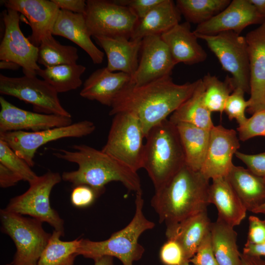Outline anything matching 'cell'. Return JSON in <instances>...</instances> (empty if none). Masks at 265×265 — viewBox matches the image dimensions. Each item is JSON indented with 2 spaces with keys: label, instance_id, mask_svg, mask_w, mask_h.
<instances>
[{
  "label": "cell",
  "instance_id": "cell-24",
  "mask_svg": "<svg viewBox=\"0 0 265 265\" xmlns=\"http://www.w3.org/2000/svg\"><path fill=\"white\" fill-rule=\"evenodd\" d=\"M208 200L217 210V219L230 226L239 225L246 216V209L226 177L212 180Z\"/></svg>",
  "mask_w": 265,
  "mask_h": 265
},
{
  "label": "cell",
  "instance_id": "cell-26",
  "mask_svg": "<svg viewBox=\"0 0 265 265\" xmlns=\"http://www.w3.org/2000/svg\"><path fill=\"white\" fill-rule=\"evenodd\" d=\"M226 178L247 211L252 212L265 203V178L234 164Z\"/></svg>",
  "mask_w": 265,
  "mask_h": 265
},
{
  "label": "cell",
  "instance_id": "cell-27",
  "mask_svg": "<svg viewBox=\"0 0 265 265\" xmlns=\"http://www.w3.org/2000/svg\"><path fill=\"white\" fill-rule=\"evenodd\" d=\"M176 125L184 151L186 164L193 170L200 171L208 148L210 130L186 123Z\"/></svg>",
  "mask_w": 265,
  "mask_h": 265
},
{
  "label": "cell",
  "instance_id": "cell-9",
  "mask_svg": "<svg viewBox=\"0 0 265 265\" xmlns=\"http://www.w3.org/2000/svg\"><path fill=\"white\" fill-rule=\"evenodd\" d=\"M195 35L205 41L222 69L231 74L235 89L250 93V65L245 37L232 31L212 35Z\"/></svg>",
  "mask_w": 265,
  "mask_h": 265
},
{
  "label": "cell",
  "instance_id": "cell-49",
  "mask_svg": "<svg viewBox=\"0 0 265 265\" xmlns=\"http://www.w3.org/2000/svg\"><path fill=\"white\" fill-rule=\"evenodd\" d=\"M265 22V0H249Z\"/></svg>",
  "mask_w": 265,
  "mask_h": 265
},
{
  "label": "cell",
  "instance_id": "cell-18",
  "mask_svg": "<svg viewBox=\"0 0 265 265\" xmlns=\"http://www.w3.org/2000/svg\"><path fill=\"white\" fill-rule=\"evenodd\" d=\"M0 132L30 130L37 132L66 126L72 117L32 112L21 109L0 97Z\"/></svg>",
  "mask_w": 265,
  "mask_h": 265
},
{
  "label": "cell",
  "instance_id": "cell-52",
  "mask_svg": "<svg viewBox=\"0 0 265 265\" xmlns=\"http://www.w3.org/2000/svg\"><path fill=\"white\" fill-rule=\"evenodd\" d=\"M252 212L254 213H261L265 215V203L254 210Z\"/></svg>",
  "mask_w": 265,
  "mask_h": 265
},
{
  "label": "cell",
  "instance_id": "cell-41",
  "mask_svg": "<svg viewBox=\"0 0 265 265\" xmlns=\"http://www.w3.org/2000/svg\"><path fill=\"white\" fill-rule=\"evenodd\" d=\"M189 262L194 265H219L214 256L210 233L205 237Z\"/></svg>",
  "mask_w": 265,
  "mask_h": 265
},
{
  "label": "cell",
  "instance_id": "cell-7",
  "mask_svg": "<svg viewBox=\"0 0 265 265\" xmlns=\"http://www.w3.org/2000/svg\"><path fill=\"white\" fill-rule=\"evenodd\" d=\"M62 180V176L58 172L49 171L38 176L29 183V187L25 192L11 199L4 209L47 222L64 235V221L51 207L50 201L53 188Z\"/></svg>",
  "mask_w": 265,
  "mask_h": 265
},
{
  "label": "cell",
  "instance_id": "cell-42",
  "mask_svg": "<svg viewBox=\"0 0 265 265\" xmlns=\"http://www.w3.org/2000/svg\"><path fill=\"white\" fill-rule=\"evenodd\" d=\"M235 156L252 172L265 179V152L257 154H247L237 151Z\"/></svg>",
  "mask_w": 265,
  "mask_h": 265
},
{
  "label": "cell",
  "instance_id": "cell-4",
  "mask_svg": "<svg viewBox=\"0 0 265 265\" xmlns=\"http://www.w3.org/2000/svg\"><path fill=\"white\" fill-rule=\"evenodd\" d=\"M145 138L142 168L157 190L186 164L185 153L176 125L169 119L152 128Z\"/></svg>",
  "mask_w": 265,
  "mask_h": 265
},
{
  "label": "cell",
  "instance_id": "cell-32",
  "mask_svg": "<svg viewBox=\"0 0 265 265\" xmlns=\"http://www.w3.org/2000/svg\"><path fill=\"white\" fill-rule=\"evenodd\" d=\"M64 235L54 230L37 265H73L78 255L80 239L63 241Z\"/></svg>",
  "mask_w": 265,
  "mask_h": 265
},
{
  "label": "cell",
  "instance_id": "cell-2",
  "mask_svg": "<svg viewBox=\"0 0 265 265\" xmlns=\"http://www.w3.org/2000/svg\"><path fill=\"white\" fill-rule=\"evenodd\" d=\"M210 186L209 180L200 171L185 164L165 185L155 190L151 206L159 222L165 223L167 239L186 219L207 210Z\"/></svg>",
  "mask_w": 265,
  "mask_h": 265
},
{
  "label": "cell",
  "instance_id": "cell-51",
  "mask_svg": "<svg viewBox=\"0 0 265 265\" xmlns=\"http://www.w3.org/2000/svg\"><path fill=\"white\" fill-rule=\"evenodd\" d=\"M94 265H114L113 257L104 256L94 260Z\"/></svg>",
  "mask_w": 265,
  "mask_h": 265
},
{
  "label": "cell",
  "instance_id": "cell-12",
  "mask_svg": "<svg viewBox=\"0 0 265 265\" xmlns=\"http://www.w3.org/2000/svg\"><path fill=\"white\" fill-rule=\"evenodd\" d=\"M96 127L89 120H83L61 127L37 132L12 131L0 132L4 141L19 157L31 167L37 150L51 141L67 137H81L93 133Z\"/></svg>",
  "mask_w": 265,
  "mask_h": 265
},
{
  "label": "cell",
  "instance_id": "cell-38",
  "mask_svg": "<svg viewBox=\"0 0 265 265\" xmlns=\"http://www.w3.org/2000/svg\"><path fill=\"white\" fill-rule=\"evenodd\" d=\"M239 140L245 141L256 136L265 137V109L255 112L237 128Z\"/></svg>",
  "mask_w": 265,
  "mask_h": 265
},
{
  "label": "cell",
  "instance_id": "cell-19",
  "mask_svg": "<svg viewBox=\"0 0 265 265\" xmlns=\"http://www.w3.org/2000/svg\"><path fill=\"white\" fill-rule=\"evenodd\" d=\"M6 8L23 14L28 20L31 34L30 42L38 47L45 38L53 35V28L60 9L51 0H6Z\"/></svg>",
  "mask_w": 265,
  "mask_h": 265
},
{
  "label": "cell",
  "instance_id": "cell-34",
  "mask_svg": "<svg viewBox=\"0 0 265 265\" xmlns=\"http://www.w3.org/2000/svg\"><path fill=\"white\" fill-rule=\"evenodd\" d=\"M38 50L37 62L45 67L76 64L79 59L76 47L61 44L53 35L43 40Z\"/></svg>",
  "mask_w": 265,
  "mask_h": 265
},
{
  "label": "cell",
  "instance_id": "cell-37",
  "mask_svg": "<svg viewBox=\"0 0 265 265\" xmlns=\"http://www.w3.org/2000/svg\"><path fill=\"white\" fill-rule=\"evenodd\" d=\"M244 93L242 89L235 88L228 98L224 109L229 119H236L238 126L243 125L247 119L245 112L249 106V102L245 100Z\"/></svg>",
  "mask_w": 265,
  "mask_h": 265
},
{
  "label": "cell",
  "instance_id": "cell-30",
  "mask_svg": "<svg viewBox=\"0 0 265 265\" xmlns=\"http://www.w3.org/2000/svg\"><path fill=\"white\" fill-rule=\"evenodd\" d=\"M234 227L217 219L210 228L211 243L219 265H241V253L237 244Z\"/></svg>",
  "mask_w": 265,
  "mask_h": 265
},
{
  "label": "cell",
  "instance_id": "cell-1",
  "mask_svg": "<svg viewBox=\"0 0 265 265\" xmlns=\"http://www.w3.org/2000/svg\"><path fill=\"white\" fill-rule=\"evenodd\" d=\"M199 81L178 84L167 76L141 85L130 82L114 100L109 115L120 112L133 115L146 137L152 128L166 119L190 97Z\"/></svg>",
  "mask_w": 265,
  "mask_h": 265
},
{
  "label": "cell",
  "instance_id": "cell-3",
  "mask_svg": "<svg viewBox=\"0 0 265 265\" xmlns=\"http://www.w3.org/2000/svg\"><path fill=\"white\" fill-rule=\"evenodd\" d=\"M73 151L60 149L53 155L61 159L78 164L76 170L64 172V181L72 186L86 185L99 189L111 182H119L136 194L142 193L140 178L136 172L114 158L85 144L74 145Z\"/></svg>",
  "mask_w": 265,
  "mask_h": 265
},
{
  "label": "cell",
  "instance_id": "cell-17",
  "mask_svg": "<svg viewBox=\"0 0 265 265\" xmlns=\"http://www.w3.org/2000/svg\"><path fill=\"white\" fill-rule=\"evenodd\" d=\"M264 22L249 0H233L219 13L197 25L193 32L195 34L212 35L232 31L240 34L247 26Z\"/></svg>",
  "mask_w": 265,
  "mask_h": 265
},
{
  "label": "cell",
  "instance_id": "cell-33",
  "mask_svg": "<svg viewBox=\"0 0 265 265\" xmlns=\"http://www.w3.org/2000/svg\"><path fill=\"white\" fill-rule=\"evenodd\" d=\"M230 2V0H177L175 3L186 22L198 25L219 13Z\"/></svg>",
  "mask_w": 265,
  "mask_h": 265
},
{
  "label": "cell",
  "instance_id": "cell-36",
  "mask_svg": "<svg viewBox=\"0 0 265 265\" xmlns=\"http://www.w3.org/2000/svg\"><path fill=\"white\" fill-rule=\"evenodd\" d=\"M0 163L19 175L23 181L30 183L37 176L31 167L3 140L0 139Z\"/></svg>",
  "mask_w": 265,
  "mask_h": 265
},
{
  "label": "cell",
  "instance_id": "cell-11",
  "mask_svg": "<svg viewBox=\"0 0 265 265\" xmlns=\"http://www.w3.org/2000/svg\"><path fill=\"white\" fill-rule=\"evenodd\" d=\"M0 93L31 105L35 112L72 117L62 106L56 91L36 76L10 77L1 74Z\"/></svg>",
  "mask_w": 265,
  "mask_h": 265
},
{
  "label": "cell",
  "instance_id": "cell-54",
  "mask_svg": "<svg viewBox=\"0 0 265 265\" xmlns=\"http://www.w3.org/2000/svg\"></svg>",
  "mask_w": 265,
  "mask_h": 265
},
{
  "label": "cell",
  "instance_id": "cell-31",
  "mask_svg": "<svg viewBox=\"0 0 265 265\" xmlns=\"http://www.w3.org/2000/svg\"><path fill=\"white\" fill-rule=\"evenodd\" d=\"M85 70L86 67L81 64H64L40 68L36 75L59 93L80 87L82 83L81 77Z\"/></svg>",
  "mask_w": 265,
  "mask_h": 265
},
{
  "label": "cell",
  "instance_id": "cell-16",
  "mask_svg": "<svg viewBox=\"0 0 265 265\" xmlns=\"http://www.w3.org/2000/svg\"><path fill=\"white\" fill-rule=\"evenodd\" d=\"M250 65L248 113L265 109V22L245 36Z\"/></svg>",
  "mask_w": 265,
  "mask_h": 265
},
{
  "label": "cell",
  "instance_id": "cell-23",
  "mask_svg": "<svg viewBox=\"0 0 265 265\" xmlns=\"http://www.w3.org/2000/svg\"><path fill=\"white\" fill-rule=\"evenodd\" d=\"M52 34L63 37L77 44L89 55L94 64L102 63L104 53L92 42L83 14L60 9Z\"/></svg>",
  "mask_w": 265,
  "mask_h": 265
},
{
  "label": "cell",
  "instance_id": "cell-46",
  "mask_svg": "<svg viewBox=\"0 0 265 265\" xmlns=\"http://www.w3.org/2000/svg\"><path fill=\"white\" fill-rule=\"evenodd\" d=\"M23 181L22 178L3 164L0 163V186L8 188Z\"/></svg>",
  "mask_w": 265,
  "mask_h": 265
},
{
  "label": "cell",
  "instance_id": "cell-10",
  "mask_svg": "<svg viewBox=\"0 0 265 265\" xmlns=\"http://www.w3.org/2000/svg\"><path fill=\"white\" fill-rule=\"evenodd\" d=\"M84 17L93 37L131 39L139 18L130 8L113 0H87Z\"/></svg>",
  "mask_w": 265,
  "mask_h": 265
},
{
  "label": "cell",
  "instance_id": "cell-40",
  "mask_svg": "<svg viewBox=\"0 0 265 265\" xmlns=\"http://www.w3.org/2000/svg\"><path fill=\"white\" fill-rule=\"evenodd\" d=\"M159 257L164 265H181L185 260L182 247L174 239H168L163 244Z\"/></svg>",
  "mask_w": 265,
  "mask_h": 265
},
{
  "label": "cell",
  "instance_id": "cell-22",
  "mask_svg": "<svg viewBox=\"0 0 265 265\" xmlns=\"http://www.w3.org/2000/svg\"><path fill=\"white\" fill-rule=\"evenodd\" d=\"M160 36L177 64L192 65L204 62L207 57L187 22L178 24Z\"/></svg>",
  "mask_w": 265,
  "mask_h": 265
},
{
  "label": "cell",
  "instance_id": "cell-47",
  "mask_svg": "<svg viewBox=\"0 0 265 265\" xmlns=\"http://www.w3.org/2000/svg\"><path fill=\"white\" fill-rule=\"evenodd\" d=\"M242 253L253 257L265 256V242L261 244L246 242L243 248Z\"/></svg>",
  "mask_w": 265,
  "mask_h": 265
},
{
  "label": "cell",
  "instance_id": "cell-45",
  "mask_svg": "<svg viewBox=\"0 0 265 265\" xmlns=\"http://www.w3.org/2000/svg\"><path fill=\"white\" fill-rule=\"evenodd\" d=\"M60 9L84 15L86 1L84 0H52Z\"/></svg>",
  "mask_w": 265,
  "mask_h": 265
},
{
  "label": "cell",
  "instance_id": "cell-53",
  "mask_svg": "<svg viewBox=\"0 0 265 265\" xmlns=\"http://www.w3.org/2000/svg\"><path fill=\"white\" fill-rule=\"evenodd\" d=\"M181 265H191L188 261L185 260Z\"/></svg>",
  "mask_w": 265,
  "mask_h": 265
},
{
  "label": "cell",
  "instance_id": "cell-50",
  "mask_svg": "<svg viewBox=\"0 0 265 265\" xmlns=\"http://www.w3.org/2000/svg\"><path fill=\"white\" fill-rule=\"evenodd\" d=\"M21 66L17 63L11 61L1 60L0 61V69L17 70Z\"/></svg>",
  "mask_w": 265,
  "mask_h": 265
},
{
  "label": "cell",
  "instance_id": "cell-21",
  "mask_svg": "<svg viewBox=\"0 0 265 265\" xmlns=\"http://www.w3.org/2000/svg\"><path fill=\"white\" fill-rule=\"evenodd\" d=\"M131 79L132 77L125 73L111 72L106 67L99 68L85 80L80 95L86 99L111 106L116 97Z\"/></svg>",
  "mask_w": 265,
  "mask_h": 265
},
{
  "label": "cell",
  "instance_id": "cell-39",
  "mask_svg": "<svg viewBox=\"0 0 265 265\" xmlns=\"http://www.w3.org/2000/svg\"><path fill=\"white\" fill-rule=\"evenodd\" d=\"M105 191V189L93 187L86 185L73 186L70 201L73 206L85 208L91 205Z\"/></svg>",
  "mask_w": 265,
  "mask_h": 265
},
{
  "label": "cell",
  "instance_id": "cell-5",
  "mask_svg": "<svg viewBox=\"0 0 265 265\" xmlns=\"http://www.w3.org/2000/svg\"><path fill=\"white\" fill-rule=\"evenodd\" d=\"M143 205L142 193L136 194L135 213L130 222L105 240L95 241L80 238L78 255L93 260L109 256L117 258L123 265H133L134 262L142 258L145 251L138 241L139 238L155 225L144 215Z\"/></svg>",
  "mask_w": 265,
  "mask_h": 265
},
{
  "label": "cell",
  "instance_id": "cell-25",
  "mask_svg": "<svg viewBox=\"0 0 265 265\" xmlns=\"http://www.w3.org/2000/svg\"><path fill=\"white\" fill-rule=\"evenodd\" d=\"M181 14L172 0L162 1L139 19L131 39H142L151 35H161L180 23Z\"/></svg>",
  "mask_w": 265,
  "mask_h": 265
},
{
  "label": "cell",
  "instance_id": "cell-28",
  "mask_svg": "<svg viewBox=\"0 0 265 265\" xmlns=\"http://www.w3.org/2000/svg\"><path fill=\"white\" fill-rule=\"evenodd\" d=\"M211 223L207 210L200 212L180 224L169 238L175 239L180 244L185 260L189 261L195 255L202 241L210 233Z\"/></svg>",
  "mask_w": 265,
  "mask_h": 265
},
{
  "label": "cell",
  "instance_id": "cell-14",
  "mask_svg": "<svg viewBox=\"0 0 265 265\" xmlns=\"http://www.w3.org/2000/svg\"><path fill=\"white\" fill-rule=\"evenodd\" d=\"M239 147L236 131L214 125L210 130L208 148L200 172L209 180L226 177L234 165L233 156Z\"/></svg>",
  "mask_w": 265,
  "mask_h": 265
},
{
  "label": "cell",
  "instance_id": "cell-29",
  "mask_svg": "<svg viewBox=\"0 0 265 265\" xmlns=\"http://www.w3.org/2000/svg\"><path fill=\"white\" fill-rule=\"evenodd\" d=\"M203 95L204 86L201 79L190 97L170 115L169 121L175 125L186 123L211 130L214 126L212 112L205 105Z\"/></svg>",
  "mask_w": 265,
  "mask_h": 265
},
{
  "label": "cell",
  "instance_id": "cell-48",
  "mask_svg": "<svg viewBox=\"0 0 265 265\" xmlns=\"http://www.w3.org/2000/svg\"><path fill=\"white\" fill-rule=\"evenodd\" d=\"M241 265H265V260L261 257L250 256L241 253Z\"/></svg>",
  "mask_w": 265,
  "mask_h": 265
},
{
  "label": "cell",
  "instance_id": "cell-44",
  "mask_svg": "<svg viewBox=\"0 0 265 265\" xmlns=\"http://www.w3.org/2000/svg\"><path fill=\"white\" fill-rule=\"evenodd\" d=\"M249 229L246 242L261 244L265 242V219L251 215L248 218Z\"/></svg>",
  "mask_w": 265,
  "mask_h": 265
},
{
  "label": "cell",
  "instance_id": "cell-8",
  "mask_svg": "<svg viewBox=\"0 0 265 265\" xmlns=\"http://www.w3.org/2000/svg\"><path fill=\"white\" fill-rule=\"evenodd\" d=\"M145 135L138 119L127 112L113 115L102 151L136 172L142 168Z\"/></svg>",
  "mask_w": 265,
  "mask_h": 265
},
{
  "label": "cell",
  "instance_id": "cell-35",
  "mask_svg": "<svg viewBox=\"0 0 265 265\" xmlns=\"http://www.w3.org/2000/svg\"><path fill=\"white\" fill-rule=\"evenodd\" d=\"M204 86V102L211 112L224 111L225 105L230 95L235 89L231 78L227 76L222 81L216 76L208 73L202 79Z\"/></svg>",
  "mask_w": 265,
  "mask_h": 265
},
{
  "label": "cell",
  "instance_id": "cell-20",
  "mask_svg": "<svg viewBox=\"0 0 265 265\" xmlns=\"http://www.w3.org/2000/svg\"><path fill=\"white\" fill-rule=\"evenodd\" d=\"M104 50L106 55V68L111 72L119 71L132 77L139 63L142 39H131L124 37H93Z\"/></svg>",
  "mask_w": 265,
  "mask_h": 265
},
{
  "label": "cell",
  "instance_id": "cell-13",
  "mask_svg": "<svg viewBox=\"0 0 265 265\" xmlns=\"http://www.w3.org/2000/svg\"><path fill=\"white\" fill-rule=\"evenodd\" d=\"M20 13L11 9L2 11L4 32L0 45V60L11 61L23 69L25 75L37 76L38 47L26 37L20 27Z\"/></svg>",
  "mask_w": 265,
  "mask_h": 265
},
{
  "label": "cell",
  "instance_id": "cell-6",
  "mask_svg": "<svg viewBox=\"0 0 265 265\" xmlns=\"http://www.w3.org/2000/svg\"><path fill=\"white\" fill-rule=\"evenodd\" d=\"M0 219L1 232L11 238L16 248L12 262L7 265H37L51 236L43 222L4 209Z\"/></svg>",
  "mask_w": 265,
  "mask_h": 265
},
{
  "label": "cell",
  "instance_id": "cell-15",
  "mask_svg": "<svg viewBox=\"0 0 265 265\" xmlns=\"http://www.w3.org/2000/svg\"><path fill=\"white\" fill-rule=\"evenodd\" d=\"M176 65L160 35L146 36L142 39L138 66L131 83L141 85L171 76Z\"/></svg>",
  "mask_w": 265,
  "mask_h": 265
},
{
  "label": "cell",
  "instance_id": "cell-43",
  "mask_svg": "<svg viewBox=\"0 0 265 265\" xmlns=\"http://www.w3.org/2000/svg\"><path fill=\"white\" fill-rule=\"evenodd\" d=\"M113 1L132 10L138 17L142 18L154 7L162 0H113Z\"/></svg>",
  "mask_w": 265,
  "mask_h": 265
}]
</instances>
